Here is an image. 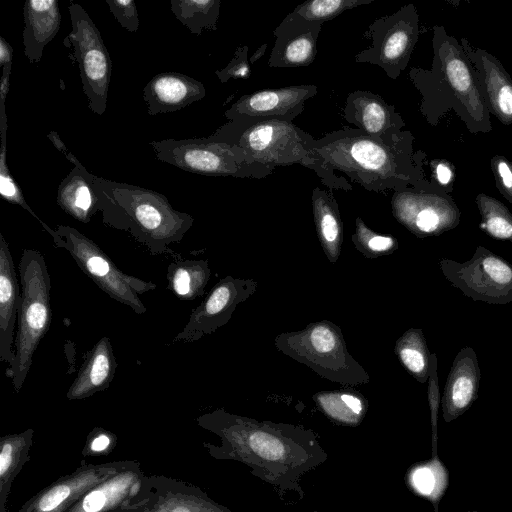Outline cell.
Masks as SVG:
<instances>
[{"label":"cell","instance_id":"cell-1","mask_svg":"<svg viewBox=\"0 0 512 512\" xmlns=\"http://www.w3.org/2000/svg\"><path fill=\"white\" fill-rule=\"evenodd\" d=\"M408 130L379 137L357 128L333 131L315 139L313 150L331 171L342 172L368 191L417 187L425 177V153L414 150Z\"/></svg>","mask_w":512,"mask_h":512},{"label":"cell","instance_id":"cell-2","mask_svg":"<svg viewBox=\"0 0 512 512\" xmlns=\"http://www.w3.org/2000/svg\"><path fill=\"white\" fill-rule=\"evenodd\" d=\"M199 423L222 437V458L243 462L254 475L283 491L302 495V475L326 459L318 442L305 432L236 423L220 412L200 417Z\"/></svg>","mask_w":512,"mask_h":512},{"label":"cell","instance_id":"cell-3","mask_svg":"<svg viewBox=\"0 0 512 512\" xmlns=\"http://www.w3.org/2000/svg\"><path fill=\"white\" fill-rule=\"evenodd\" d=\"M432 47L431 69L413 67L409 71L411 82L421 94L423 116L437 125L440 118L454 110L469 132H490V111L478 75L460 42L443 26H434Z\"/></svg>","mask_w":512,"mask_h":512},{"label":"cell","instance_id":"cell-4","mask_svg":"<svg viewBox=\"0 0 512 512\" xmlns=\"http://www.w3.org/2000/svg\"><path fill=\"white\" fill-rule=\"evenodd\" d=\"M89 179L98 198V211L105 225L128 232L152 255L173 253L192 227L191 215L173 208L161 193L128 183L95 176Z\"/></svg>","mask_w":512,"mask_h":512},{"label":"cell","instance_id":"cell-5","mask_svg":"<svg viewBox=\"0 0 512 512\" xmlns=\"http://www.w3.org/2000/svg\"><path fill=\"white\" fill-rule=\"evenodd\" d=\"M241 148L248 160L275 169L300 165L313 170L329 190H352L344 176L331 171L313 150L315 138L293 122L279 119L230 120L207 137Z\"/></svg>","mask_w":512,"mask_h":512},{"label":"cell","instance_id":"cell-6","mask_svg":"<svg viewBox=\"0 0 512 512\" xmlns=\"http://www.w3.org/2000/svg\"><path fill=\"white\" fill-rule=\"evenodd\" d=\"M18 268L21 299L14 342L15 362L6 370L16 392L25 382L34 353L48 332L52 318L51 281L43 255L37 250H23Z\"/></svg>","mask_w":512,"mask_h":512},{"label":"cell","instance_id":"cell-7","mask_svg":"<svg viewBox=\"0 0 512 512\" xmlns=\"http://www.w3.org/2000/svg\"><path fill=\"white\" fill-rule=\"evenodd\" d=\"M50 236L54 246L65 249L80 270L110 298L136 314L147 311L139 295L155 290V283L124 273L105 251L74 227L59 224Z\"/></svg>","mask_w":512,"mask_h":512},{"label":"cell","instance_id":"cell-8","mask_svg":"<svg viewBox=\"0 0 512 512\" xmlns=\"http://www.w3.org/2000/svg\"><path fill=\"white\" fill-rule=\"evenodd\" d=\"M150 145L156 158L181 170L211 176L265 178L275 169L248 160L244 151L231 144L206 138L165 139Z\"/></svg>","mask_w":512,"mask_h":512},{"label":"cell","instance_id":"cell-9","mask_svg":"<svg viewBox=\"0 0 512 512\" xmlns=\"http://www.w3.org/2000/svg\"><path fill=\"white\" fill-rule=\"evenodd\" d=\"M72 30L67 41L78 64L83 92L89 109L103 115L106 111L112 62L101 34L85 9L70 2Z\"/></svg>","mask_w":512,"mask_h":512},{"label":"cell","instance_id":"cell-10","mask_svg":"<svg viewBox=\"0 0 512 512\" xmlns=\"http://www.w3.org/2000/svg\"><path fill=\"white\" fill-rule=\"evenodd\" d=\"M419 15L413 4L380 17L364 33L370 45L355 56L359 63L380 67L395 80L406 69L419 37Z\"/></svg>","mask_w":512,"mask_h":512},{"label":"cell","instance_id":"cell-11","mask_svg":"<svg viewBox=\"0 0 512 512\" xmlns=\"http://www.w3.org/2000/svg\"><path fill=\"white\" fill-rule=\"evenodd\" d=\"M444 277L474 301L507 304L512 301V265L483 246H477L471 259L459 263L441 258Z\"/></svg>","mask_w":512,"mask_h":512},{"label":"cell","instance_id":"cell-12","mask_svg":"<svg viewBox=\"0 0 512 512\" xmlns=\"http://www.w3.org/2000/svg\"><path fill=\"white\" fill-rule=\"evenodd\" d=\"M392 207L395 217L419 235L441 234L460 221L453 198L434 181L395 191Z\"/></svg>","mask_w":512,"mask_h":512},{"label":"cell","instance_id":"cell-13","mask_svg":"<svg viewBox=\"0 0 512 512\" xmlns=\"http://www.w3.org/2000/svg\"><path fill=\"white\" fill-rule=\"evenodd\" d=\"M318 92L315 85H294L260 90L241 96L224 113L230 120L279 119L293 122L308 99Z\"/></svg>","mask_w":512,"mask_h":512},{"label":"cell","instance_id":"cell-14","mask_svg":"<svg viewBox=\"0 0 512 512\" xmlns=\"http://www.w3.org/2000/svg\"><path fill=\"white\" fill-rule=\"evenodd\" d=\"M126 465L109 463L81 468L41 491L23 507L21 512H67L87 490Z\"/></svg>","mask_w":512,"mask_h":512},{"label":"cell","instance_id":"cell-15","mask_svg":"<svg viewBox=\"0 0 512 512\" xmlns=\"http://www.w3.org/2000/svg\"><path fill=\"white\" fill-rule=\"evenodd\" d=\"M460 44L478 75L490 114L502 124H512V78L492 54L475 48L466 38Z\"/></svg>","mask_w":512,"mask_h":512},{"label":"cell","instance_id":"cell-16","mask_svg":"<svg viewBox=\"0 0 512 512\" xmlns=\"http://www.w3.org/2000/svg\"><path fill=\"white\" fill-rule=\"evenodd\" d=\"M143 480L135 464L123 469L87 490L67 512H120L140 494Z\"/></svg>","mask_w":512,"mask_h":512},{"label":"cell","instance_id":"cell-17","mask_svg":"<svg viewBox=\"0 0 512 512\" xmlns=\"http://www.w3.org/2000/svg\"><path fill=\"white\" fill-rule=\"evenodd\" d=\"M322 26L285 17L273 32L275 43L268 59V66L291 68L311 65L317 55V40Z\"/></svg>","mask_w":512,"mask_h":512},{"label":"cell","instance_id":"cell-18","mask_svg":"<svg viewBox=\"0 0 512 512\" xmlns=\"http://www.w3.org/2000/svg\"><path fill=\"white\" fill-rule=\"evenodd\" d=\"M343 116L357 129L379 137L399 134L405 127L403 118L393 105L380 95L364 90L348 95Z\"/></svg>","mask_w":512,"mask_h":512},{"label":"cell","instance_id":"cell-19","mask_svg":"<svg viewBox=\"0 0 512 512\" xmlns=\"http://www.w3.org/2000/svg\"><path fill=\"white\" fill-rule=\"evenodd\" d=\"M481 379L476 353L471 347L462 348L454 358L442 396V411L446 422L462 415L476 400Z\"/></svg>","mask_w":512,"mask_h":512},{"label":"cell","instance_id":"cell-20","mask_svg":"<svg viewBox=\"0 0 512 512\" xmlns=\"http://www.w3.org/2000/svg\"><path fill=\"white\" fill-rule=\"evenodd\" d=\"M205 95L200 81L178 72L159 73L143 88V99L151 116L178 111Z\"/></svg>","mask_w":512,"mask_h":512},{"label":"cell","instance_id":"cell-21","mask_svg":"<svg viewBox=\"0 0 512 512\" xmlns=\"http://www.w3.org/2000/svg\"><path fill=\"white\" fill-rule=\"evenodd\" d=\"M20 286L8 242L0 233V360L9 367L15 362L13 343L21 299Z\"/></svg>","mask_w":512,"mask_h":512},{"label":"cell","instance_id":"cell-22","mask_svg":"<svg viewBox=\"0 0 512 512\" xmlns=\"http://www.w3.org/2000/svg\"><path fill=\"white\" fill-rule=\"evenodd\" d=\"M24 54L31 64L40 62L45 46L59 31L61 13L57 0H27L23 7Z\"/></svg>","mask_w":512,"mask_h":512},{"label":"cell","instance_id":"cell-23","mask_svg":"<svg viewBox=\"0 0 512 512\" xmlns=\"http://www.w3.org/2000/svg\"><path fill=\"white\" fill-rule=\"evenodd\" d=\"M117 367L113 347L108 337H102L86 354L66 397L79 400L106 390L113 381Z\"/></svg>","mask_w":512,"mask_h":512},{"label":"cell","instance_id":"cell-24","mask_svg":"<svg viewBox=\"0 0 512 512\" xmlns=\"http://www.w3.org/2000/svg\"><path fill=\"white\" fill-rule=\"evenodd\" d=\"M229 281L216 285L206 299L191 313L183 330L172 340V343H190L199 340L221 325L226 318L233 299V286Z\"/></svg>","mask_w":512,"mask_h":512},{"label":"cell","instance_id":"cell-25","mask_svg":"<svg viewBox=\"0 0 512 512\" xmlns=\"http://www.w3.org/2000/svg\"><path fill=\"white\" fill-rule=\"evenodd\" d=\"M88 174L89 171L78 161L60 182L56 195L58 206L84 224L98 212V198Z\"/></svg>","mask_w":512,"mask_h":512},{"label":"cell","instance_id":"cell-26","mask_svg":"<svg viewBox=\"0 0 512 512\" xmlns=\"http://www.w3.org/2000/svg\"><path fill=\"white\" fill-rule=\"evenodd\" d=\"M209 278L204 260H177L168 265V288L181 299L191 300L202 295Z\"/></svg>","mask_w":512,"mask_h":512},{"label":"cell","instance_id":"cell-27","mask_svg":"<svg viewBox=\"0 0 512 512\" xmlns=\"http://www.w3.org/2000/svg\"><path fill=\"white\" fill-rule=\"evenodd\" d=\"M32 437L33 430L29 429L20 434L5 436L0 441V488L2 506L9 492L11 482L27 459L28 450L32 444Z\"/></svg>","mask_w":512,"mask_h":512},{"label":"cell","instance_id":"cell-28","mask_svg":"<svg viewBox=\"0 0 512 512\" xmlns=\"http://www.w3.org/2000/svg\"><path fill=\"white\" fill-rule=\"evenodd\" d=\"M171 11L192 34L216 30L220 0H171Z\"/></svg>","mask_w":512,"mask_h":512},{"label":"cell","instance_id":"cell-29","mask_svg":"<svg viewBox=\"0 0 512 512\" xmlns=\"http://www.w3.org/2000/svg\"><path fill=\"white\" fill-rule=\"evenodd\" d=\"M476 203L482 219L480 229L494 239L512 243V213L509 209L484 193L477 195Z\"/></svg>","mask_w":512,"mask_h":512},{"label":"cell","instance_id":"cell-30","mask_svg":"<svg viewBox=\"0 0 512 512\" xmlns=\"http://www.w3.org/2000/svg\"><path fill=\"white\" fill-rule=\"evenodd\" d=\"M374 0H310L297 5L286 18L304 23L324 24L346 10L370 4Z\"/></svg>","mask_w":512,"mask_h":512},{"label":"cell","instance_id":"cell-31","mask_svg":"<svg viewBox=\"0 0 512 512\" xmlns=\"http://www.w3.org/2000/svg\"><path fill=\"white\" fill-rule=\"evenodd\" d=\"M7 120L6 110H0V194L6 201L19 205L28 211L41 224L43 229H45L48 225L44 223L27 204L20 187L10 173L7 163Z\"/></svg>","mask_w":512,"mask_h":512},{"label":"cell","instance_id":"cell-32","mask_svg":"<svg viewBox=\"0 0 512 512\" xmlns=\"http://www.w3.org/2000/svg\"><path fill=\"white\" fill-rule=\"evenodd\" d=\"M399 357L404 366L420 382H425L428 379L431 355L428 353L421 330H411L404 337Z\"/></svg>","mask_w":512,"mask_h":512},{"label":"cell","instance_id":"cell-33","mask_svg":"<svg viewBox=\"0 0 512 512\" xmlns=\"http://www.w3.org/2000/svg\"><path fill=\"white\" fill-rule=\"evenodd\" d=\"M446 473L441 463L417 467L410 476L415 490L426 497H439L446 486Z\"/></svg>","mask_w":512,"mask_h":512},{"label":"cell","instance_id":"cell-34","mask_svg":"<svg viewBox=\"0 0 512 512\" xmlns=\"http://www.w3.org/2000/svg\"><path fill=\"white\" fill-rule=\"evenodd\" d=\"M155 512H229L227 509L200 497H176L165 501Z\"/></svg>","mask_w":512,"mask_h":512},{"label":"cell","instance_id":"cell-35","mask_svg":"<svg viewBox=\"0 0 512 512\" xmlns=\"http://www.w3.org/2000/svg\"><path fill=\"white\" fill-rule=\"evenodd\" d=\"M248 46H240L236 49L230 62L215 74L222 83L231 79H248L251 74L250 62L248 58Z\"/></svg>","mask_w":512,"mask_h":512},{"label":"cell","instance_id":"cell-36","mask_svg":"<svg viewBox=\"0 0 512 512\" xmlns=\"http://www.w3.org/2000/svg\"><path fill=\"white\" fill-rule=\"evenodd\" d=\"M106 3L121 27L129 32L138 30L139 17L133 0H106Z\"/></svg>","mask_w":512,"mask_h":512},{"label":"cell","instance_id":"cell-37","mask_svg":"<svg viewBox=\"0 0 512 512\" xmlns=\"http://www.w3.org/2000/svg\"><path fill=\"white\" fill-rule=\"evenodd\" d=\"M491 169L497 189L512 204V162L497 155L491 159Z\"/></svg>","mask_w":512,"mask_h":512},{"label":"cell","instance_id":"cell-38","mask_svg":"<svg viewBox=\"0 0 512 512\" xmlns=\"http://www.w3.org/2000/svg\"><path fill=\"white\" fill-rule=\"evenodd\" d=\"M434 171L435 176L433 181L436 182L445 192L450 194V189L448 188L449 185H452V181L454 178L453 170L451 169L450 165L446 161H434Z\"/></svg>","mask_w":512,"mask_h":512},{"label":"cell","instance_id":"cell-39","mask_svg":"<svg viewBox=\"0 0 512 512\" xmlns=\"http://www.w3.org/2000/svg\"><path fill=\"white\" fill-rule=\"evenodd\" d=\"M312 344L318 351L327 352L335 345L334 336L330 330L323 327L317 328L311 334Z\"/></svg>","mask_w":512,"mask_h":512},{"label":"cell","instance_id":"cell-40","mask_svg":"<svg viewBox=\"0 0 512 512\" xmlns=\"http://www.w3.org/2000/svg\"><path fill=\"white\" fill-rule=\"evenodd\" d=\"M112 437L106 431H95L90 441L89 448L94 453H100L108 449L111 445Z\"/></svg>","mask_w":512,"mask_h":512},{"label":"cell","instance_id":"cell-41","mask_svg":"<svg viewBox=\"0 0 512 512\" xmlns=\"http://www.w3.org/2000/svg\"><path fill=\"white\" fill-rule=\"evenodd\" d=\"M12 63L2 68L1 82H0V105L6 104V98L8 96L10 87V74H11Z\"/></svg>","mask_w":512,"mask_h":512},{"label":"cell","instance_id":"cell-42","mask_svg":"<svg viewBox=\"0 0 512 512\" xmlns=\"http://www.w3.org/2000/svg\"><path fill=\"white\" fill-rule=\"evenodd\" d=\"M13 48L5 40L4 37H0V66L3 68L8 64L12 63Z\"/></svg>","mask_w":512,"mask_h":512},{"label":"cell","instance_id":"cell-43","mask_svg":"<svg viewBox=\"0 0 512 512\" xmlns=\"http://www.w3.org/2000/svg\"><path fill=\"white\" fill-rule=\"evenodd\" d=\"M368 245L374 251H383L393 245V240L390 237L374 236L369 240Z\"/></svg>","mask_w":512,"mask_h":512},{"label":"cell","instance_id":"cell-44","mask_svg":"<svg viewBox=\"0 0 512 512\" xmlns=\"http://www.w3.org/2000/svg\"><path fill=\"white\" fill-rule=\"evenodd\" d=\"M341 399L346 403L348 408L354 413L359 414L362 411V404L360 400L352 395L343 394Z\"/></svg>","mask_w":512,"mask_h":512},{"label":"cell","instance_id":"cell-45","mask_svg":"<svg viewBox=\"0 0 512 512\" xmlns=\"http://www.w3.org/2000/svg\"><path fill=\"white\" fill-rule=\"evenodd\" d=\"M47 137L51 140V142L56 147V149L59 150L60 152H62L65 155V157L71 153L67 149L66 145L62 142V140L60 139V137L56 131L49 132Z\"/></svg>","mask_w":512,"mask_h":512},{"label":"cell","instance_id":"cell-46","mask_svg":"<svg viewBox=\"0 0 512 512\" xmlns=\"http://www.w3.org/2000/svg\"><path fill=\"white\" fill-rule=\"evenodd\" d=\"M267 50V44L264 43L261 47H259L255 53L249 58L250 64L255 63L259 58H261Z\"/></svg>","mask_w":512,"mask_h":512}]
</instances>
